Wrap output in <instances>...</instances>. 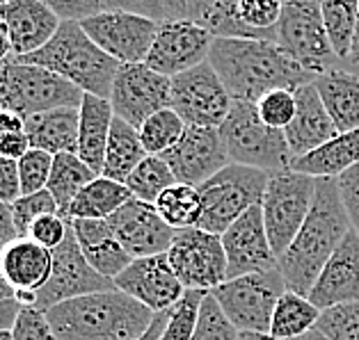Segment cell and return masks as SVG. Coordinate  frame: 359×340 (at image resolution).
I'll return each mask as SVG.
<instances>
[{"mask_svg": "<svg viewBox=\"0 0 359 340\" xmlns=\"http://www.w3.org/2000/svg\"><path fill=\"white\" fill-rule=\"evenodd\" d=\"M282 12L284 0H215L201 25L213 37L277 41Z\"/></svg>", "mask_w": 359, "mask_h": 340, "instance_id": "18", "label": "cell"}, {"mask_svg": "<svg viewBox=\"0 0 359 340\" xmlns=\"http://www.w3.org/2000/svg\"><path fill=\"white\" fill-rule=\"evenodd\" d=\"M170 316H172V309H170V311L156 313V318H154V322H151V327H149V329H147V334H144L142 338H137V340H161L163 334H165V329H168Z\"/></svg>", "mask_w": 359, "mask_h": 340, "instance_id": "54", "label": "cell"}, {"mask_svg": "<svg viewBox=\"0 0 359 340\" xmlns=\"http://www.w3.org/2000/svg\"><path fill=\"white\" fill-rule=\"evenodd\" d=\"M217 130L236 164H248L268 173L291 167L293 153L288 149L286 133L264 124L257 103L233 101L231 112Z\"/></svg>", "mask_w": 359, "mask_h": 340, "instance_id": "6", "label": "cell"}, {"mask_svg": "<svg viewBox=\"0 0 359 340\" xmlns=\"http://www.w3.org/2000/svg\"><path fill=\"white\" fill-rule=\"evenodd\" d=\"M174 183H179L174 171L170 169V164L165 162L163 155H147V158L130 171V176L124 180V185L128 192L140 201L156 204V199L168 187H172Z\"/></svg>", "mask_w": 359, "mask_h": 340, "instance_id": "36", "label": "cell"}, {"mask_svg": "<svg viewBox=\"0 0 359 340\" xmlns=\"http://www.w3.org/2000/svg\"><path fill=\"white\" fill-rule=\"evenodd\" d=\"M231 94L211 62H204L172 78L170 108L186 121V126L220 128L231 112Z\"/></svg>", "mask_w": 359, "mask_h": 340, "instance_id": "12", "label": "cell"}, {"mask_svg": "<svg viewBox=\"0 0 359 340\" xmlns=\"http://www.w3.org/2000/svg\"><path fill=\"white\" fill-rule=\"evenodd\" d=\"M96 176H99V173L87 167L78 153L53 155V169H50L46 190L53 194L60 208V215H62L65 220H69V208H72L78 192H81L87 183H92Z\"/></svg>", "mask_w": 359, "mask_h": 340, "instance_id": "34", "label": "cell"}, {"mask_svg": "<svg viewBox=\"0 0 359 340\" xmlns=\"http://www.w3.org/2000/svg\"><path fill=\"white\" fill-rule=\"evenodd\" d=\"M316 194V178L293 171L291 167L270 173L266 194L261 199V211L277 258L288 249L297 231L302 229Z\"/></svg>", "mask_w": 359, "mask_h": 340, "instance_id": "9", "label": "cell"}, {"mask_svg": "<svg viewBox=\"0 0 359 340\" xmlns=\"http://www.w3.org/2000/svg\"><path fill=\"white\" fill-rule=\"evenodd\" d=\"M309 299L320 311L359 299V233L350 229L313 283Z\"/></svg>", "mask_w": 359, "mask_h": 340, "instance_id": "22", "label": "cell"}, {"mask_svg": "<svg viewBox=\"0 0 359 340\" xmlns=\"http://www.w3.org/2000/svg\"><path fill=\"white\" fill-rule=\"evenodd\" d=\"M350 229L353 224L341 199L339 180L316 178L311 211L288 249L279 256V269H282L288 290L309 297L323 267Z\"/></svg>", "mask_w": 359, "mask_h": 340, "instance_id": "2", "label": "cell"}, {"mask_svg": "<svg viewBox=\"0 0 359 340\" xmlns=\"http://www.w3.org/2000/svg\"><path fill=\"white\" fill-rule=\"evenodd\" d=\"M270 173L248 164L229 162L197 187L201 194L199 229L222 235L252 206H259L266 194Z\"/></svg>", "mask_w": 359, "mask_h": 340, "instance_id": "7", "label": "cell"}, {"mask_svg": "<svg viewBox=\"0 0 359 340\" xmlns=\"http://www.w3.org/2000/svg\"><path fill=\"white\" fill-rule=\"evenodd\" d=\"M238 340H286V338H275L270 334H257V331H241ZM291 340H297V338H291Z\"/></svg>", "mask_w": 359, "mask_h": 340, "instance_id": "59", "label": "cell"}, {"mask_svg": "<svg viewBox=\"0 0 359 340\" xmlns=\"http://www.w3.org/2000/svg\"><path fill=\"white\" fill-rule=\"evenodd\" d=\"M339 180V192L344 199L346 213L350 217V224L359 233V164L353 169H348L346 173H341Z\"/></svg>", "mask_w": 359, "mask_h": 340, "instance_id": "49", "label": "cell"}, {"mask_svg": "<svg viewBox=\"0 0 359 340\" xmlns=\"http://www.w3.org/2000/svg\"><path fill=\"white\" fill-rule=\"evenodd\" d=\"M57 340H137L156 313L121 290L92 292L46 311Z\"/></svg>", "mask_w": 359, "mask_h": 340, "instance_id": "3", "label": "cell"}, {"mask_svg": "<svg viewBox=\"0 0 359 340\" xmlns=\"http://www.w3.org/2000/svg\"><path fill=\"white\" fill-rule=\"evenodd\" d=\"M206 292L201 290H186V295L181 297V302L172 309V316L168 322V329L161 340H190L192 329L197 325L199 306Z\"/></svg>", "mask_w": 359, "mask_h": 340, "instance_id": "42", "label": "cell"}, {"mask_svg": "<svg viewBox=\"0 0 359 340\" xmlns=\"http://www.w3.org/2000/svg\"><path fill=\"white\" fill-rule=\"evenodd\" d=\"M318 3H320V14L323 21H325V30L332 41V48H334L339 59L344 57L348 59L359 0H318Z\"/></svg>", "mask_w": 359, "mask_h": 340, "instance_id": "37", "label": "cell"}, {"mask_svg": "<svg viewBox=\"0 0 359 340\" xmlns=\"http://www.w3.org/2000/svg\"><path fill=\"white\" fill-rule=\"evenodd\" d=\"M106 290H115V281L99 274L87 263V258L81 251V245L76 240L74 226H69L65 242L53 249V269H50L48 281L34 292L32 306L46 313L48 309H53L67 299H76L83 297V295L106 292Z\"/></svg>", "mask_w": 359, "mask_h": 340, "instance_id": "11", "label": "cell"}, {"mask_svg": "<svg viewBox=\"0 0 359 340\" xmlns=\"http://www.w3.org/2000/svg\"><path fill=\"white\" fill-rule=\"evenodd\" d=\"M320 309L313 304L306 295H300L295 290H288L279 297L273 322H270V336L275 338H302L304 334H309L311 329H316Z\"/></svg>", "mask_w": 359, "mask_h": 340, "instance_id": "33", "label": "cell"}, {"mask_svg": "<svg viewBox=\"0 0 359 340\" xmlns=\"http://www.w3.org/2000/svg\"><path fill=\"white\" fill-rule=\"evenodd\" d=\"M0 340H14V334H12V329H7V331H0Z\"/></svg>", "mask_w": 359, "mask_h": 340, "instance_id": "62", "label": "cell"}, {"mask_svg": "<svg viewBox=\"0 0 359 340\" xmlns=\"http://www.w3.org/2000/svg\"><path fill=\"white\" fill-rule=\"evenodd\" d=\"M0 19L5 21L12 39V57L30 55L53 39L62 19L43 0H14L0 5Z\"/></svg>", "mask_w": 359, "mask_h": 340, "instance_id": "23", "label": "cell"}, {"mask_svg": "<svg viewBox=\"0 0 359 340\" xmlns=\"http://www.w3.org/2000/svg\"><path fill=\"white\" fill-rule=\"evenodd\" d=\"M50 169H53V155L41 149H30L19 160V176H21V197L32 192L46 190Z\"/></svg>", "mask_w": 359, "mask_h": 340, "instance_id": "44", "label": "cell"}, {"mask_svg": "<svg viewBox=\"0 0 359 340\" xmlns=\"http://www.w3.org/2000/svg\"><path fill=\"white\" fill-rule=\"evenodd\" d=\"M103 10L110 12H133L142 14L154 21H168V10H165V0H103Z\"/></svg>", "mask_w": 359, "mask_h": 340, "instance_id": "48", "label": "cell"}, {"mask_svg": "<svg viewBox=\"0 0 359 340\" xmlns=\"http://www.w3.org/2000/svg\"><path fill=\"white\" fill-rule=\"evenodd\" d=\"M10 208H12L16 231H19V238H28L30 226L37 222L39 217L60 213L57 201H55L53 194H50L48 190L32 192V194H23L21 199H16Z\"/></svg>", "mask_w": 359, "mask_h": 340, "instance_id": "41", "label": "cell"}, {"mask_svg": "<svg viewBox=\"0 0 359 340\" xmlns=\"http://www.w3.org/2000/svg\"><path fill=\"white\" fill-rule=\"evenodd\" d=\"M85 92L48 69L16 62H0V110L28 119L53 108H81Z\"/></svg>", "mask_w": 359, "mask_h": 340, "instance_id": "5", "label": "cell"}, {"mask_svg": "<svg viewBox=\"0 0 359 340\" xmlns=\"http://www.w3.org/2000/svg\"><path fill=\"white\" fill-rule=\"evenodd\" d=\"M14 340H57L46 313L34 309V306H23L19 318L14 322Z\"/></svg>", "mask_w": 359, "mask_h": 340, "instance_id": "45", "label": "cell"}, {"mask_svg": "<svg viewBox=\"0 0 359 340\" xmlns=\"http://www.w3.org/2000/svg\"><path fill=\"white\" fill-rule=\"evenodd\" d=\"M165 10H168V19H188L186 0H165Z\"/></svg>", "mask_w": 359, "mask_h": 340, "instance_id": "56", "label": "cell"}, {"mask_svg": "<svg viewBox=\"0 0 359 340\" xmlns=\"http://www.w3.org/2000/svg\"><path fill=\"white\" fill-rule=\"evenodd\" d=\"M297 340H332V338H327L325 334H320L318 329H311L309 334H304L302 338H297Z\"/></svg>", "mask_w": 359, "mask_h": 340, "instance_id": "60", "label": "cell"}, {"mask_svg": "<svg viewBox=\"0 0 359 340\" xmlns=\"http://www.w3.org/2000/svg\"><path fill=\"white\" fill-rule=\"evenodd\" d=\"M156 211L168 222L172 229H192L199 224L201 217V194L195 185L174 183L163 194L156 199Z\"/></svg>", "mask_w": 359, "mask_h": 340, "instance_id": "35", "label": "cell"}, {"mask_svg": "<svg viewBox=\"0 0 359 340\" xmlns=\"http://www.w3.org/2000/svg\"><path fill=\"white\" fill-rule=\"evenodd\" d=\"M21 309H23V304L16 297L0 299V331L14 329V322L19 318Z\"/></svg>", "mask_w": 359, "mask_h": 340, "instance_id": "52", "label": "cell"}, {"mask_svg": "<svg viewBox=\"0 0 359 340\" xmlns=\"http://www.w3.org/2000/svg\"><path fill=\"white\" fill-rule=\"evenodd\" d=\"M220 238L226 254V281L279 267V258L268 240L261 204L241 215Z\"/></svg>", "mask_w": 359, "mask_h": 340, "instance_id": "17", "label": "cell"}, {"mask_svg": "<svg viewBox=\"0 0 359 340\" xmlns=\"http://www.w3.org/2000/svg\"><path fill=\"white\" fill-rule=\"evenodd\" d=\"M16 199H21L19 160L3 158V155H0V201L12 206Z\"/></svg>", "mask_w": 359, "mask_h": 340, "instance_id": "50", "label": "cell"}, {"mask_svg": "<svg viewBox=\"0 0 359 340\" xmlns=\"http://www.w3.org/2000/svg\"><path fill=\"white\" fill-rule=\"evenodd\" d=\"M284 3H288V0H284Z\"/></svg>", "mask_w": 359, "mask_h": 340, "instance_id": "64", "label": "cell"}, {"mask_svg": "<svg viewBox=\"0 0 359 340\" xmlns=\"http://www.w3.org/2000/svg\"><path fill=\"white\" fill-rule=\"evenodd\" d=\"M277 43L311 76H323L337 64L318 0H288L277 25Z\"/></svg>", "mask_w": 359, "mask_h": 340, "instance_id": "10", "label": "cell"}, {"mask_svg": "<svg viewBox=\"0 0 359 340\" xmlns=\"http://www.w3.org/2000/svg\"><path fill=\"white\" fill-rule=\"evenodd\" d=\"M78 128H81V108H53L25 119V133L32 149L57 153L78 151Z\"/></svg>", "mask_w": 359, "mask_h": 340, "instance_id": "27", "label": "cell"}, {"mask_svg": "<svg viewBox=\"0 0 359 340\" xmlns=\"http://www.w3.org/2000/svg\"><path fill=\"white\" fill-rule=\"evenodd\" d=\"M16 238H19V231H16L12 208L0 201V251L10 245V242H14Z\"/></svg>", "mask_w": 359, "mask_h": 340, "instance_id": "51", "label": "cell"}, {"mask_svg": "<svg viewBox=\"0 0 359 340\" xmlns=\"http://www.w3.org/2000/svg\"><path fill=\"white\" fill-rule=\"evenodd\" d=\"M163 158L179 183L195 187L215 176L231 160L220 130L201 126H188L183 137L168 153H163Z\"/></svg>", "mask_w": 359, "mask_h": 340, "instance_id": "19", "label": "cell"}, {"mask_svg": "<svg viewBox=\"0 0 359 340\" xmlns=\"http://www.w3.org/2000/svg\"><path fill=\"white\" fill-rule=\"evenodd\" d=\"M108 101L115 117L140 128L154 112L172 106V78L154 71L144 62L121 64Z\"/></svg>", "mask_w": 359, "mask_h": 340, "instance_id": "14", "label": "cell"}, {"mask_svg": "<svg viewBox=\"0 0 359 340\" xmlns=\"http://www.w3.org/2000/svg\"><path fill=\"white\" fill-rule=\"evenodd\" d=\"M72 226L83 256L99 274L115 281L133 263V256L121 247L108 220H72Z\"/></svg>", "mask_w": 359, "mask_h": 340, "instance_id": "26", "label": "cell"}, {"mask_svg": "<svg viewBox=\"0 0 359 340\" xmlns=\"http://www.w3.org/2000/svg\"><path fill=\"white\" fill-rule=\"evenodd\" d=\"M7 297H14V292H12V288L5 283L3 274H0V299H7Z\"/></svg>", "mask_w": 359, "mask_h": 340, "instance_id": "61", "label": "cell"}, {"mask_svg": "<svg viewBox=\"0 0 359 340\" xmlns=\"http://www.w3.org/2000/svg\"><path fill=\"white\" fill-rule=\"evenodd\" d=\"M115 119L108 99L101 96L85 94L81 103V128H78V155L90 169H94L101 176L103 158H106V146Z\"/></svg>", "mask_w": 359, "mask_h": 340, "instance_id": "28", "label": "cell"}, {"mask_svg": "<svg viewBox=\"0 0 359 340\" xmlns=\"http://www.w3.org/2000/svg\"><path fill=\"white\" fill-rule=\"evenodd\" d=\"M213 41V32L197 21L168 19L161 23L144 64L163 76L174 78L208 62Z\"/></svg>", "mask_w": 359, "mask_h": 340, "instance_id": "16", "label": "cell"}, {"mask_svg": "<svg viewBox=\"0 0 359 340\" xmlns=\"http://www.w3.org/2000/svg\"><path fill=\"white\" fill-rule=\"evenodd\" d=\"M108 224L115 231L121 247L133 258L168 254V249L172 247V242L179 233L163 220L154 204L140 201L135 197L128 199L110 217Z\"/></svg>", "mask_w": 359, "mask_h": 340, "instance_id": "20", "label": "cell"}, {"mask_svg": "<svg viewBox=\"0 0 359 340\" xmlns=\"http://www.w3.org/2000/svg\"><path fill=\"white\" fill-rule=\"evenodd\" d=\"M215 5V0H186L188 7V19L201 23L206 19V14L211 12V7Z\"/></svg>", "mask_w": 359, "mask_h": 340, "instance_id": "55", "label": "cell"}, {"mask_svg": "<svg viewBox=\"0 0 359 340\" xmlns=\"http://www.w3.org/2000/svg\"><path fill=\"white\" fill-rule=\"evenodd\" d=\"M316 90L320 94L323 106L327 108L332 121L339 133L359 128V76L330 69L327 73L316 76Z\"/></svg>", "mask_w": 359, "mask_h": 340, "instance_id": "30", "label": "cell"}, {"mask_svg": "<svg viewBox=\"0 0 359 340\" xmlns=\"http://www.w3.org/2000/svg\"><path fill=\"white\" fill-rule=\"evenodd\" d=\"M295 101H297L295 117L284 130L288 149H291L293 158L318 149V146L330 142V139L339 133L327 108L323 106L320 94L313 83L297 87Z\"/></svg>", "mask_w": 359, "mask_h": 340, "instance_id": "24", "label": "cell"}, {"mask_svg": "<svg viewBox=\"0 0 359 340\" xmlns=\"http://www.w3.org/2000/svg\"><path fill=\"white\" fill-rule=\"evenodd\" d=\"M186 121H183L172 108H163L154 112L142 126H140V139L149 155H163L168 153L174 144L179 142L186 133Z\"/></svg>", "mask_w": 359, "mask_h": 340, "instance_id": "38", "label": "cell"}, {"mask_svg": "<svg viewBox=\"0 0 359 340\" xmlns=\"http://www.w3.org/2000/svg\"><path fill=\"white\" fill-rule=\"evenodd\" d=\"M295 108V90H270L257 101L259 117L264 119V124L279 130H286V126L293 121Z\"/></svg>", "mask_w": 359, "mask_h": 340, "instance_id": "43", "label": "cell"}, {"mask_svg": "<svg viewBox=\"0 0 359 340\" xmlns=\"http://www.w3.org/2000/svg\"><path fill=\"white\" fill-rule=\"evenodd\" d=\"M208 62L233 101L257 103L270 90H297L316 80L277 41L268 39L215 37Z\"/></svg>", "mask_w": 359, "mask_h": 340, "instance_id": "1", "label": "cell"}, {"mask_svg": "<svg viewBox=\"0 0 359 340\" xmlns=\"http://www.w3.org/2000/svg\"><path fill=\"white\" fill-rule=\"evenodd\" d=\"M7 57H12V39H10V30H7L5 21L0 19V62Z\"/></svg>", "mask_w": 359, "mask_h": 340, "instance_id": "57", "label": "cell"}, {"mask_svg": "<svg viewBox=\"0 0 359 340\" xmlns=\"http://www.w3.org/2000/svg\"><path fill=\"white\" fill-rule=\"evenodd\" d=\"M62 21H85L103 12V0H43Z\"/></svg>", "mask_w": 359, "mask_h": 340, "instance_id": "47", "label": "cell"}, {"mask_svg": "<svg viewBox=\"0 0 359 340\" xmlns=\"http://www.w3.org/2000/svg\"><path fill=\"white\" fill-rule=\"evenodd\" d=\"M316 329L332 340H359V299L325 309Z\"/></svg>", "mask_w": 359, "mask_h": 340, "instance_id": "40", "label": "cell"}, {"mask_svg": "<svg viewBox=\"0 0 359 340\" xmlns=\"http://www.w3.org/2000/svg\"><path fill=\"white\" fill-rule=\"evenodd\" d=\"M348 59L353 66H359V10H357V21H355V30H353V43H350V53Z\"/></svg>", "mask_w": 359, "mask_h": 340, "instance_id": "58", "label": "cell"}, {"mask_svg": "<svg viewBox=\"0 0 359 340\" xmlns=\"http://www.w3.org/2000/svg\"><path fill=\"white\" fill-rule=\"evenodd\" d=\"M19 130H25V119L16 115V112L0 110V139L12 133H19Z\"/></svg>", "mask_w": 359, "mask_h": 340, "instance_id": "53", "label": "cell"}, {"mask_svg": "<svg viewBox=\"0 0 359 340\" xmlns=\"http://www.w3.org/2000/svg\"><path fill=\"white\" fill-rule=\"evenodd\" d=\"M7 3H14V0H0V5H7Z\"/></svg>", "mask_w": 359, "mask_h": 340, "instance_id": "63", "label": "cell"}, {"mask_svg": "<svg viewBox=\"0 0 359 340\" xmlns=\"http://www.w3.org/2000/svg\"><path fill=\"white\" fill-rule=\"evenodd\" d=\"M168 260L186 290L211 292L226 281L222 238L199 226L181 229L168 249Z\"/></svg>", "mask_w": 359, "mask_h": 340, "instance_id": "13", "label": "cell"}, {"mask_svg": "<svg viewBox=\"0 0 359 340\" xmlns=\"http://www.w3.org/2000/svg\"><path fill=\"white\" fill-rule=\"evenodd\" d=\"M83 30L99 48H103L119 64L144 62L161 23L133 12L103 10L81 21Z\"/></svg>", "mask_w": 359, "mask_h": 340, "instance_id": "15", "label": "cell"}, {"mask_svg": "<svg viewBox=\"0 0 359 340\" xmlns=\"http://www.w3.org/2000/svg\"><path fill=\"white\" fill-rule=\"evenodd\" d=\"M238 334L241 331L224 316L217 299L211 292H206L204 299H201L197 325L192 329L190 340H238Z\"/></svg>", "mask_w": 359, "mask_h": 340, "instance_id": "39", "label": "cell"}, {"mask_svg": "<svg viewBox=\"0 0 359 340\" xmlns=\"http://www.w3.org/2000/svg\"><path fill=\"white\" fill-rule=\"evenodd\" d=\"M53 269V251L30 238H16L0 251V274L14 295L37 292Z\"/></svg>", "mask_w": 359, "mask_h": 340, "instance_id": "25", "label": "cell"}, {"mask_svg": "<svg viewBox=\"0 0 359 340\" xmlns=\"http://www.w3.org/2000/svg\"><path fill=\"white\" fill-rule=\"evenodd\" d=\"M115 288L144 304L154 313L174 309L186 295V288L174 274L168 254L133 258V263L115 276Z\"/></svg>", "mask_w": 359, "mask_h": 340, "instance_id": "21", "label": "cell"}, {"mask_svg": "<svg viewBox=\"0 0 359 340\" xmlns=\"http://www.w3.org/2000/svg\"><path fill=\"white\" fill-rule=\"evenodd\" d=\"M128 199H133V194L124 183L108 176H96L78 192L69 208V220H110Z\"/></svg>", "mask_w": 359, "mask_h": 340, "instance_id": "32", "label": "cell"}, {"mask_svg": "<svg viewBox=\"0 0 359 340\" xmlns=\"http://www.w3.org/2000/svg\"><path fill=\"white\" fill-rule=\"evenodd\" d=\"M14 59L48 69L76 85L81 92L101 96V99H110L112 83L121 66L115 57H110L90 39L81 21H62L46 46Z\"/></svg>", "mask_w": 359, "mask_h": 340, "instance_id": "4", "label": "cell"}, {"mask_svg": "<svg viewBox=\"0 0 359 340\" xmlns=\"http://www.w3.org/2000/svg\"><path fill=\"white\" fill-rule=\"evenodd\" d=\"M147 155L149 153L144 149L142 139H140V130L135 126H130L128 121L115 117L112 119L101 176L124 183L130 176V171H133Z\"/></svg>", "mask_w": 359, "mask_h": 340, "instance_id": "31", "label": "cell"}, {"mask_svg": "<svg viewBox=\"0 0 359 340\" xmlns=\"http://www.w3.org/2000/svg\"><path fill=\"white\" fill-rule=\"evenodd\" d=\"M359 164V128L348 133H337L318 149L297 155L291 162L293 171L313 178H339L341 173Z\"/></svg>", "mask_w": 359, "mask_h": 340, "instance_id": "29", "label": "cell"}, {"mask_svg": "<svg viewBox=\"0 0 359 340\" xmlns=\"http://www.w3.org/2000/svg\"><path fill=\"white\" fill-rule=\"evenodd\" d=\"M69 226H72V220H65L60 213L43 215L30 226L28 238L37 242V245L46 247L48 251H53L55 247H60L65 242L67 233H69Z\"/></svg>", "mask_w": 359, "mask_h": 340, "instance_id": "46", "label": "cell"}, {"mask_svg": "<svg viewBox=\"0 0 359 340\" xmlns=\"http://www.w3.org/2000/svg\"><path fill=\"white\" fill-rule=\"evenodd\" d=\"M284 292L286 281L279 267L229 278L211 290L236 329L257 331V334H270L275 306Z\"/></svg>", "mask_w": 359, "mask_h": 340, "instance_id": "8", "label": "cell"}]
</instances>
